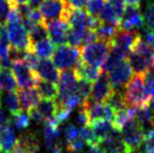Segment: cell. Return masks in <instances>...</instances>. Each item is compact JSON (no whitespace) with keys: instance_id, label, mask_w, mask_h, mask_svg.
Returning a JSON list of instances; mask_svg holds the SVG:
<instances>
[{"instance_id":"1","label":"cell","mask_w":154,"mask_h":153,"mask_svg":"<svg viewBox=\"0 0 154 153\" xmlns=\"http://www.w3.org/2000/svg\"><path fill=\"white\" fill-rule=\"evenodd\" d=\"M124 99L127 107L142 108L149 106L151 96L146 90L145 75H134L127 82L124 90Z\"/></svg>"},{"instance_id":"2","label":"cell","mask_w":154,"mask_h":153,"mask_svg":"<svg viewBox=\"0 0 154 153\" xmlns=\"http://www.w3.org/2000/svg\"><path fill=\"white\" fill-rule=\"evenodd\" d=\"M121 134H122L125 153H134L142 147L145 130L136 122L135 118H132L123 127L121 130Z\"/></svg>"},{"instance_id":"3","label":"cell","mask_w":154,"mask_h":153,"mask_svg":"<svg viewBox=\"0 0 154 153\" xmlns=\"http://www.w3.org/2000/svg\"><path fill=\"white\" fill-rule=\"evenodd\" d=\"M112 44L103 41H97L89 45L82 46L81 58L82 61L93 66H102L106 58L108 57Z\"/></svg>"},{"instance_id":"4","label":"cell","mask_w":154,"mask_h":153,"mask_svg":"<svg viewBox=\"0 0 154 153\" xmlns=\"http://www.w3.org/2000/svg\"><path fill=\"white\" fill-rule=\"evenodd\" d=\"M81 58V47L63 44L58 46L53 55V62L60 70H68L73 68Z\"/></svg>"},{"instance_id":"5","label":"cell","mask_w":154,"mask_h":153,"mask_svg":"<svg viewBox=\"0 0 154 153\" xmlns=\"http://www.w3.org/2000/svg\"><path fill=\"white\" fill-rule=\"evenodd\" d=\"M6 31H8L10 46L22 50H31V40L27 32L23 27L21 19L6 21Z\"/></svg>"},{"instance_id":"6","label":"cell","mask_w":154,"mask_h":153,"mask_svg":"<svg viewBox=\"0 0 154 153\" xmlns=\"http://www.w3.org/2000/svg\"><path fill=\"white\" fill-rule=\"evenodd\" d=\"M12 69L15 79H16L17 85L20 88L35 87L40 80L36 72L29 67V65L24 60L13 62Z\"/></svg>"},{"instance_id":"7","label":"cell","mask_w":154,"mask_h":153,"mask_svg":"<svg viewBox=\"0 0 154 153\" xmlns=\"http://www.w3.org/2000/svg\"><path fill=\"white\" fill-rule=\"evenodd\" d=\"M80 106L84 108L89 118V125L97 121H113L114 110L105 102L85 101Z\"/></svg>"},{"instance_id":"8","label":"cell","mask_w":154,"mask_h":153,"mask_svg":"<svg viewBox=\"0 0 154 153\" xmlns=\"http://www.w3.org/2000/svg\"><path fill=\"white\" fill-rule=\"evenodd\" d=\"M65 0H44L40 5V13L45 22L64 19L67 11Z\"/></svg>"},{"instance_id":"9","label":"cell","mask_w":154,"mask_h":153,"mask_svg":"<svg viewBox=\"0 0 154 153\" xmlns=\"http://www.w3.org/2000/svg\"><path fill=\"white\" fill-rule=\"evenodd\" d=\"M108 79L113 89L120 90L131 79L132 69L127 59L121 61L114 68L108 72Z\"/></svg>"},{"instance_id":"10","label":"cell","mask_w":154,"mask_h":153,"mask_svg":"<svg viewBox=\"0 0 154 153\" xmlns=\"http://www.w3.org/2000/svg\"><path fill=\"white\" fill-rule=\"evenodd\" d=\"M140 38V34L135 29H119L112 41V46L123 51L125 55H129L133 49L135 43Z\"/></svg>"},{"instance_id":"11","label":"cell","mask_w":154,"mask_h":153,"mask_svg":"<svg viewBox=\"0 0 154 153\" xmlns=\"http://www.w3.org/2000/svg\"><path fill=\"white\" fill-rule=\"evenodd\" d=\"M113 90V87L108 79V75L106 72H101L99 78L94 81L91 88V94L88 100L92 102H106Z\"/></svg>"},{"instance_id":"12","label":"cell","mask_w":154,"mask_h":153,"mask_svg":"<svg viewBox=\"0 0 154 153\" xmlns=\"http://www.w3.org/2000/svg\"><path fill=\"white\" fill-rule=\"evenodd\" d=\"M46 26L48 31V36L55 45H63L67 42V35H68L69 25L63 19L47 21Z\"/></svg>"},{"instance_id":"13","label":"cell","mask_w":154,"mask_h":153,"mask_svg":"<svg viewBox=\"0 0 154 153\" xmlns=\"http://www.w3.org/2000/svg\"><path fill=\"white\" fill-rule=\"evenodd\" d=\"M144 25V17L140 13V6H130L125 8L121 20V29H137Z\"/></svg>"},{"instance_id":"14","label":"cell","mask_w":154,"mask_h":153,"mask_svg":"<svg viewBox=\"0 0 154 153\" xmlns=\"http://www.w3.org/2000/svg\"><path fill=\"white\" fill-rule=\"evenodd\" d=\"M59 94L58 96H67L75 93L78 85V78L75 77V72L70 69L63 70L59 77Z\"/></svg>"},{"instance_id":"15","label":"cell","mask_w":154,"mask_h":153,"mask_svg":"<svg viewBox=\"0 0 154 153\" xmlns=\"http://www.w3.org/2000/svg\"><path fill=\"white\" fill-rule=\"evenodd\" d=\"M16 93L18 96L21 110H24L26 112H29L31 109L37 107V105L39 104L41 100L38 91L35 87L19 88V89L16 90Z\"/></svg>"},{"instance_id":"16","label":"cell","mask_w":154,"mask_h":153,"mask_svg":"<svg viewBox=\"0 0 154 153\" xmlns=\"http://www.w3.org/2000/svg\"><path fill=\"white\" fill-rule=\"evenodd\" d=\"M37 76L40 80H44L51 83H57L59 81V70L56 67L53 61L49 59H42L39 62V65L37 67L36 72Z\"/></svg>"},{"instance_id":"17","label":"cell","mask_w":154,"mask_h":153,"mask_svg":"<svg viewBox=\"0 0 154 153\" xmlns=\"http://www.w3.org/2000/svg\"><path fill=\"white\" fill-rule=\"evenodd\" d=\"M73 72L78 80H86L89 82H94L102 72L100 67L89 65L82 60L78 61V63L73 67Z\"/></svg>"},{"instance_id":"18","label":"cell","mask_w":154,"mask_h":153,"mask_svg":"<svg viewBox=\"0 0 154 153\" xmlns=\"http://www.w3.org/2000/svg\"><path fill=\"white\" fill-rule=\"evenodd\" d=\"M68 8V6H67ZM63 20H65L69 25V29H86V20H87V14L83 10H72L67 8L66 14Z\"/></svg>"},{"instance_id":"19","label":"cell","mask_w":154,"mask_h":153,"mask_svg":"<svg viewBox=\"0 0 154 153\" xmlns=\"http://www.w3.org/2000/svg\"><path fill=\"white\" fill-rule=\"evenodd\" d=\"M17 143L15 131L11 123L3 126L0 130V152L12 153Z\"/></svg>"},{"instance_id":"20","label":"cell","mask_w":154,"mask_h":153,"mask_svg":"<svg viewBox=\"0 0 154 153\" xmlns=\"http://www.w3.org/2000/svg\"><path fill=\"white\" fill-rule=\"evenodd\" d=\"M31 50L39 59H49L51 57H53L54 53L56 50L55 44L53 43V41L49 39H44V40L37 42L35 44L32 45Z\"/></svg>"},{"instance_id":"21","label":"cell","mask_w":154,"mask_h":153,"mask_svg":"<svg viewBox=\"0 0 154 153\" xmlns=\"http://www.w3.org/2000/svg\"><path fill=\"white\" fill-rule=\"evenodd\" d=\"M89 126L92 128L93 132L99 141V145L108 135H110L114 130H116L111 121H97V122L91 123Z\"/></svg>"},{"instance_id":"22","label":"cell","mask_w":154,"mask_h":153,"mask_svg":"<svg viewBox=\"0 0 154 153\" xmlns=\"http://www.w3.org/2000/svg\"><path fill=\"white\" fill-rule=\"evenodd\" d=\"M99 18L102 22L116 25V26L119 27H120L121 20H122V17L116 13V11L114 10V8L109 1L106 2L105 5L101 10V12L99 14Z\"/></svg>"},{"instance_id":"23","label":"cell","mask_w":154,"mask_h":153,"mask_svg":"<svg viewBox=\"0 0 154 153\" xmlns=\"http://www.w3.org/2000/svg\"><path fill=\"white\" fill-rule=\"evenodd\" d=\"M125 59H127V55H125L123 51H121L120 49H118L116 47L111 46L109 55L106 58L104 63L102 64L101 72L108 74L112 68H114L121 61H123V60H125Z\"/></svg>"},{"instance_id":"24","label":"cell","mask_w":154,"mask_h":153,"mask_svg":"<svg viewBox=\"0 0 154 153\" xmlns=\"http://www.w3.org/2000/svg\"><path fill=\"white\" fill-rule=\"evenodd\" d=\"M36 86H37L36 89L41 99L56 100L58 98L59 90H58V87L56 86L55 83L44 81V80H39V82L37 83Z\"/></svg>"},{"instance_id":"25","label":"cell","mask_w":154,"mask_h":153,"mask_svg":"<svg viewBox=\"0 0 154 153\" xmlns=\"http://www.w3.org/2000/svg\"><path fill=\"white\" fill-rule=\"evenodd\" d=\"M134 118L143 127L144 130L154 127V115L148 106L142 107V108H135Z\"/></svg>"},{"instance_id":"26","label":"cell","mask_w":154,"mask_h":153,"mask_svg":"<svg viewBox=\"0 0 154 153\" xmlns=\"http://www.w3.org/2000/svg\"><path fill=\"white\" fill-rule=\"evenodd\" d=\"M36 108L38 109V111L40 112L41 116H42L43 122H46V121L51 120V118L56 116L58 106L55 100H45V99H42V100H40V102L37 105Z\"/></svg>"},{"instance_id":"27","label":"cell","mask_w":154,"mask_h":153,"mask_svg":"<svg viewBox=\"0 0 154 153\" xmlns=\"http://www.w3.org/2000/svg\"><path fill=\"white\" fill-rule=\"evenodd\" d=\"M134 111H135V108H131V107H126V108H124V109L116 111L113 121H112L114 128L121 132L123 127L125 126L129 121L134 118Z\"/></svg>"},{"instance_id":"28","label":"cell","mask_w":154,"mask_h":153,"mask_svg":"<svg viewBox=\"0 0 154 153\" xmlns=\"http://www.w3.org/2000/svg\"><path fill=\"white\" fill-rule=\"evenodd\" d=\"M0 85L2 90L6 92H16L17 90V82L14 77L13 72H11L10 68H1L0 70Z\"/></svg>"},{"instance_id":"29","label":"cell","mask_w":154,"mask_h":153,"mask_svg":"<svg viewBox=\"0 0 154 153\" xmlns=\"http://www.w3.org/2000/svg\"><path fill=\"white\" fill-rule=\"evenodd\" d=\"M119 29H120L119 26L108 24V23H104V24H101L97 27L95 33H97V39H99L100 41H103V42H107V43L112 44V41H113L116 33L119 32Z\"/></svg>"},{"instance_id":"30","label":"cell","mask_w":154,"mask_h":153,"mask_svg":"<svg viewBox=\"0 0 154 153\" xmlns=\"http://www.w3.org/2000/svg\"><path fill=\"white\" fill-rule=\"evenodd\" d=\"M3 102V104L5 105V107L8 108V110L11 112L12 115H17L18 112H20L21 107L20 103H19V99L16 92H6L3 96V100L1 101Z\"/></svg>"},{"instance_id":"31","label":"cell","mask_w":154,"mask_h":153,"mask_svg":"<svg viewBox=\"0 0 154 153\" xmlns=\"http://www.w3.org/2000/svg\"><path fill=\"white\" fill-rule=\"evenodd\" d=\"M29 40H31L32 45L37 42H40V41L44 40V39H47V37H48V31H47L46 23L42 22L35 24L32 29L29 33Z\"/></svg>"},{"instance_id":"32","label":"cell","mask_w":154,"mask_h":153,"mask_svg":"<svg viewBox=\"0 0 154 153\" xmlns=\"http://www.w3.org/2000/svg\"><path fill=\"white\" fill-rule=\"evenodd\" d=\"M105 103H107L113 109L114 112L127 107L125 103V99H124V93L121 90H116V89L113 90V92L110 94V96L106 100Z\"/></svg>"},{"instance_id":"33","label":"cell","mask_w":154,"mask_h":153,"mask_svg":"<svg viewBox=\"0 0 154 153\" xmlns=\"http://www.w3.org/2000/svg\"><path fill=\"white\" fill-rule=\"evenodd\" d=\"M79 137L84 143L87 144L89 147H97V146H99V141H97L92 128L89 125L82 126L79 129Z\"/></svg>"},{"instance_id":"34","label":"cell","mask_w":154,"mask_h":153,"mask_svg":"<svg viewBox=\"0 0 154 153\" xmlns=\"http://www.w3.org/2000/svg\"><path fill=\"white\" fill-rule=\"evenodd\" d=\"M91 88H92L91 82L86 81V80H78L77 91H75V93L81 99L82 103H84L85 101H87L90 98Z\"/></svg>"},{"instance_id":"35","label":"cell","mask_w":154,"mask_h":153,"mask_svg":"<svg viewBox=\"0 0 154 153\" xmlns=\"http://www.w3.org/2000/svg\"><path fill=\"white\" fill-rule=\"evenodd\" d=\"M85 31L69 29L68 35H67V42L69 43V45L75 47H81L82 43H83V37L84 34H85Z\"/></svg>"},{"instance_id":"36","label":"cell","mask_w":154,"mask_h":153,"mask_svg":"<svg viewBox=\"0 0 154 153\" xmlns=\"http://www.w3.org/2000/svg\"><path fill=\"white\" fill-rule=\"evenodd\" d=\"M14 2L12 0H0V25H4L12 10Z\"/></svg>"},{"instance_id":"37","label":"cell","mask_w":154,"mask_h":153,"mask_svg":"<svg viewBox=\"0 0 154 153\" xmlns=\"http://www.w3.org/2000/svg\"><path fill=\"white\" fill-rule=\"evenodd\" d=\"M29 121H31V118H29V115L23 112V111H20L17 115H13V123L16 126V128L21 129V130L26 129L29 126Z\"/></svg>"},{"instance_id":"38","label":"cell","mask_w":154,"mask_h":153,"mask_svg":"<svg viewBox=\"0 0 154 153\" xmlns=\"http://www.w3.org/2000/svg\"><path fill=\"white\" fill-rule=\"evenodd\" d=\"M107 1L108 0H88L86 4L87 14L91 16H97Z\"/></svg>"},{"instance_id":"39","label":"cell","mask_w":154,"mask_h":153,"mask_svg":"<svg viewBox=\"0 0 154 153\" xmlns=\"http://www.w3.org/2000/svg\"><path fill=\"white\" fill-rule=\"evenodd\" d=\"M144 24L148 31H154V2L148 4L144 14Z\"/></svg>"},{"instance_id":"40","label":"cell","mask_w":154,"mask_h":153,"mask_svg":"<svg viewBox=\"0 0 154 153\" xmlns=\"http://www.w3.org/2000/svg\"><path fill=\"white\" fill-rule=\"evenodd\" d=\"M143 152H147L149 150H152L154 148V127L145 134L144 141L142 144Z\"/></svg>"},{"instance_id":"41","label":"cell","mask_w":154,"mask_h":153,"mask_svg":"<svg viewBox=\"0 0 154 153\" xmlns=\"http://www.w3.org/2000/svg\"><path fill=\"white\" fill-rule=\"evenodd\" d=\"M64 137H65L66 144L71 141H73V139H78V137H79V129H78L73 124L67 125L64 129Z\"/></svg>"},{"instance_id":"42","label":"cell","mask_w":154,"mask_h":153,"mask_svg":"<svg viewBox=\"0 0 154 153\" xmlns=\"http://www.w3.org/2000/svg\"><path fill=\"white\" fill-rule=\"evenodd\" d=\"M66 146H67V150H68L69 153H82L84 150L85 143H84L80 137H78V139L67 143Z\"/></svg>"},{"instance_id":"43","label":"cell","mask_w":154,"mask_h":153,"mask_svg":"<svg viewBox=\"0 0 154 153\" xmlns=\"http://www.w3.org/2000/svg\"><path fill=\"white\" fill-rule=\"evenodd\" d=\"M24 61L29 64V67H31L34 72H36L37 67H38V65H39V62H40V59H39L32 50H26L25 51V56H24Z\"/></svg>"},{"instance_id":"44","label":"cell","mask_w":154,"mask_h":153,"mask_svg":"<svg viewBox=\"0 0 154 153\" xmlns=\"http://www.w3.org/2000/svg\"><path fill=\"white\" fill-rule=\"evenodd\" d=\"M97 40H99V39H97V33H95V31L88 29L87 31H85V34H84L83 43H82V46H85V45H89V44H91V43L97 42Z\"/></svg>"},{"instance_id":"45","label":"cell","mask_w":154,"mask_h":153,"mask_svg":"<svg viewBox=\"0 0 154 153\" xmlns=\"http://www.w3.org/2000/svg\"><path fill=\"white\" fill-rule=\"evenodd\" d=\"M75 123L79 124L80 126H87L89 125V118H88V115L86 113V111L84 110V108H82L80 106V109L78 111V115L75 116Z\"/></svg>"},{"instance_id":"46","label":"cell","mask_w":154,"mask_h":153,"mask_svg":"<svg viewBox=\"0 0 154 153\" xmlns=\"http://www.w3.org/2000/svg\"><path fill=\"white\" fill-rule=\"evenodd\" d=\"M102 24V21L97 16H91V15H87V20H86V27L89 29L97 31V27Z\"/></svg>"},{"instance_id":"47","label":"cell","mask_w":154,"mask_h":153,"mask_svg":"<svg viewBox=\"0 0 154 153\" xmlns=\"http://www.w3.org/2000/svg\"><path fill=\"white\" fill-rule=\"evenodd\" d=\"M88 0H65V3L69 8L72 10H82L85 8Z\"/></svg>"},{"instance_id":"48","label":"cell","mask_w":154,"mask_h":153,"mask_svg":"<svg viewBox=\"0 0 154 153\" xmlns=\"http://www.w3.org/2000/svg\"><path fill=\"white\" fill-rule=\"evenodd\" d=\"M27 115H29V118H31V120L35 121L36 123L43 122L42 116H41L40 112H39L38 109H37L36 107H35V108H32V109H31V110L27 112Z\"/></svg>"},{"instance_id":"49","label":"cell","mask_w":154,"mask_h":153,"mask_svg":"<svg viewBox=\"0 0 154 153\" xmlns=\"http://www.w3.org/2000/svg\"><path fill=\"white\" fill-rule=\"evenodd\" d=\"M0 43H2L4 45H10L8 31H6V27L4 25H0Z\"/></svg>"},{"instance_id":"50","label":"cell","mask_w":154,"mask_h":153,"mask_svg":"<svg viewBox=\"0 0 154 153\" xmlns=\"http://www.w3.org/2000/svg\"><path fill=\"white\" fill-rule=\"evenodd\" d=\"M8 123H11L10 118H8L4 109L2 108V102H1V100H0V127L5 126V125H8Z\"/></svg>"},{"instance_id":"51","label":"cell","mask_w":154,"mask_h":153,"mask_svg":"<svg viewBox=\"0 0 154 153\" xmlns=\"http://www.w3.org/2000/svg\"><path fill=\"white\" fill-rule=\"evenodd\" d=\"M146 42L154 48V31H148L146 34Z\"/></svg>"},{"instance_id":"52","label":"cell","mask_w":154,"mask_h":153,"mask_svg":"<svg viewBox=\"0 0 154 153\" xmlns=\"http://www.w3.org/2000/svg\"><path fill=\"white\" fill-rule=\"evenodd\" d=\"M43 1H44V0H29V1H27V4L31 6L32 10H37V8L40 6Z\"/></svg>"},{"instance_id":"53","label":"cell","mask_w":154,"mask_h":153,"mask_svg":"<svg viewBox=\"0 0 154 153\" xmlns=\"http://www.w3.org/2000/svg\"><path fill=\"white\" fill-rule=\"evenodd\" d=\"M140 1L142 0H124V2L130 6H140Z\"/></svg>"},{"instance_id":"54","label":"cell","mask_w":154,"mask_h":153,"mask_svg":"<svg viewBox=\"0 0 154 153\" xmlns=\"http://www.w3.org/2000/svg\"><path fill=\"white\" fill-rule=\"evenodd\" d=\"M87 153H104V152L102 151V149L99 147V146H97V147H90L89 151Z\"/></svg>"},{"instance_id":"55","label":"cell","mask_w":154,"mask_h":153,"mask_svg":"<svg viewBox=\"0 0 154 153\" xmlns=\"http://www.w3.org/2000/svg\"><path fill=\"white\" fill-rule=\"evenodd\" d=\"M13 2H14L15 4H23V3H27V1L29 0H12Z\"/></svg>"},{"instance_id":"56","label":"cell","mask_w":154,"mask_h":153,"mask_svg":"<svg viewBox=\"0 0 154 153\" xmlns=\"http://www.w3.org/2000/svg\"><path fill=\"white\" fill-rule=\"evenodd\" d=\"M51 153H62V149H61V147L60 146H58L57 148H55V149L51 151Z\"/></svg>"},{"instance_id":"57","label":"cell","mask_w":154,"mask_h":153,"mask_svg":"<svg viewBox=\"0 0 154 153\" xmlns=\"http://www.w3.org/2000/svg\"><path fill=\"white\" fill-rule=\"evenodd\" d=\"M151 110L154 111V96H152V106H151Z\"/></svg>"},{"instance_id":"58","label":"cell","mask_w":154,"mask_h":153,"mask_svg":"<svg viewBox=\"0 0 154 153\" xmlns=\"http://www.w3.org/2000/svg\"><path fill=\"white\" fill-rule=\"evenodd\" d=\"M145 153H154V148L152 150H149V151H147V152H145Z\"/></svg>"},{"instance_id":"59","label":"cell","mask_w":154,"mask_h":153,"mask_svg":"<svg viewBox=\"0 0 154 153\" xmlns=\"http://www.w3.org/2000/svg\"><path fill=\"white\" fill-rule=\"evenodd\" d=\"M1 68H2V67H1V64H0V70H1Z\"/></svg>"},{"instance_id":"60","label":"cell","mask_w":154,"mask_h":153,"mask_svg":"<svg viewBox=\"0 0 154 153\" xmlns=\"http://www.w3.org/2000/svg\"><path fill=\"white\" fill-rule=\"evenodd\" d=\"M152 72H154V67H153V70H152Z\"/></svg>"},{"instance_id":"61","label":"cell","mask_w":154,"mask_h":153,"mask_svg":"<svg viewBox=\"0 0 154 153\" xmlns=\"http://www.w3.org/2000/svg\"><path fill=\"white\" fill-rule=\"evenodd\" d=\"M1 128H2V127H0V130H1Z\"/></svg>"},{"instance_id":"62","label":"cell","mask_w":154,"mask_h":153,"mask_svg":"<svg viewBox=\"0 0 154 153\" xmlns=\"http://www.w3.org/2000/svg\"><path fill=\"white\" fill-rule=\"evenodd\" d=\"M140 153H145V152H140Z\"/></svg>"},{"instance_id":"63","label":"cell","mask_w":154,"mask_h":153,"mask_svg":"<svg viewBox=\"0 0 154 153\" xmlns=\"http://www.w3.org/2000/svg\"><path fill=\"white\" fill-rule=\"evenodd\" d=\"M124 153H125V152H124Z\"/></svg>"},{"instance_id":"64","label":"cell","mask_w":154,"mask_h":153,"mask_svg":"<svg viewBox=\"0 0 154 153\" xmlns=\"http://www.w3.org/2000/svg\"><path fill=\"white\" fill-rule=\"evenodd\" d=\"M0 153H1V152H0Z\"/></svg>"}]
</instances>
